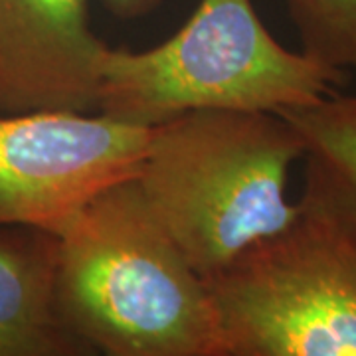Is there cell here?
<instances>
[{"instance_id": "obj_9", "label": "cell", "mask_w": 356, "mask_h": 356, "mask_svg": "<svg viewBox=\"0 0 356 356\" xmlns=\"http://www.w3.org/2000/svg\"><path fill=\"white\" fill-rule=\"evenodd\" d=\"M301 51L318 64L356 70V0H283Z\"/></svg>"}, {"instance_id": "obj_7", "label": "cell", "mask_w": 356, "mask_h": 356, "mask_svg": "<svg viewBox=\"0 0 356 356\" xmlns=\"http://www.w3.org/2000/svg\"><path fill=\"white\" fill-rule=\"evenodd\" d=\"M56 257L48 232L0 228V356L97 355L60 311Z\"/></svg>"}, {"instance_id": "obj_5", "label": "cell", "mask_w": 356, "mask_h": 356, "mask_svg": "<svg viewBox=\"0 0 356 356\" xmlns=\"http://www.w3.org/2000/svg\"><path fill=\"white\" fill-rule=\"evenodd\" d=\"M151 127L103 113H0V228L58 236L102 192L133 180Z\"/></svg>"}, {"instance_id": "obj_6", "label": "cell", "mask_w": 356, "mask_h": 356, "mask_svg": "<svg viewBox=\"0 0 356 356\" xmlns=\"http://www.w3.org/2000/svg\"><path fill=\"white\" fill-rule=\"evenodd\" d=\"M89 0H0V113H97Z\"/></svg>"}, {"instance_id": "obj_11", "label": "cell", "mask_w": 356, "mask_h": 356, "mask_svg": "<svg viewBox=\"0 0 356 356\" xmlns=\"http://www.w3.org/2000/svg\"><path fill=\"white\" fill-rule=\"evenodd\" d=\"M89 356H102V355H89Z\"/></svg>"}, {"instance_id": "obj_8", "label": "cell", "mask_w": 356, "mask_h": 356, "mask_svg": "<svg viewBox=\"0 0 356 356\" xmlns=\"http://www.w3.org/2000/svg\"><path fill=\"white\" fill-rule=\"evenodd\" d=\"M305 147L356 191V95H327L317 103L280 111Z\"/></svg>"}, {"instance_id": "obj_4", "label": "cell", "mask_w": 356, "mask_h": 356, "mask_svg": "<svg viewBox=\"0 0 356 356\" xmlns=\"http://www.w3.org/2000/svg\"><path fill=\"white\" fill-rule=\"evenodd\" d=\"M343 79L344 72L277 42L252 0H200L154 48L105 46L97 113L139 127L192 111L280 113L317 103Z\"/></svg>"}, {"instance_id": "obj_1", "label": "cell", "mask_w": 356, "mask_h": 356, "mask_svg": "<svg viewBox=\"0 0 356 356\" xmlns=\"http://www.w3.org/2000/svg\"><path fill=\"white\" fill-rule=\"evenodd\" d=\"M65 323L102 356H220L216 311L135 178L102 192L58 236Z\"/></svg>"}, {"instance_id": "obj_10", "label": "cell", "mask_w": 356, "mask_h": 356, "mask_svg": "<svg viewBox=\"0 0 356 356\" xmlns=\"http://www.w3.org/2000/svg\"><path fill=\"white\" fill-rule=\"evenodd\" d=\"M165 0H102V4L119 20H137L156 10Z\"/></svg>"}, {"instance_id": "obj_2", "label": "cell", "mask_w": 356, "mask_h": 356, "mask_svg": "<svg viewBox=\"0 0 356 356\" xmlns=\"http://www.w3.org/2000/svg\"><path fill=\"white\" fill-rule=\"evenodd\" d=\"M305 147L277 113L192 111L151 127L135 177L143 200L208 280L297 216L287 198Z\"/></svg>"}, {"instance_id": "obj_3", "label": "cell", "mask_w": 356, "mask_h": 356, "mask_svg": "<svg viewBox=\"0 0 356 356\" xmlns=\"http://www.w3.org/2000/svg\"><path fill=\"white\" fill-rule=\"evenodd\" d=\"M297 216L208 277L220 356H356V191L305 156Z\"/></svg>"}]
</instances>
